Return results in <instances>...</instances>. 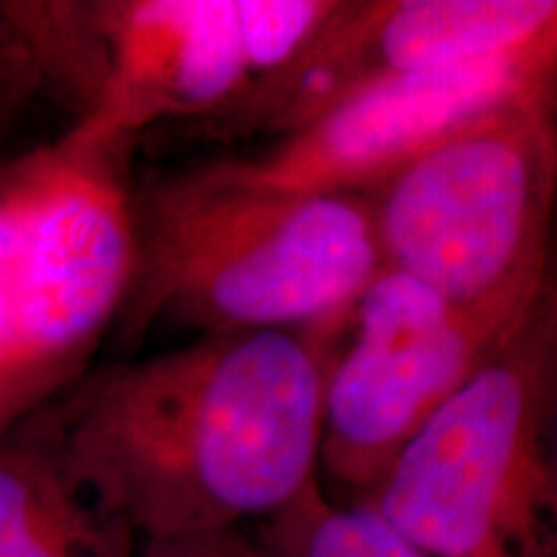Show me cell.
<instances>
[{
	"label": "cell",
	"mask_w": 557,
	"mask_h": 557,
	"mask_svg": "<svg viewBox=\"0 0 557 557\" xmlns=\"http://www.w3.org/2000/svg\"><path fill=\"white\" fill-rule=\"evenodd\" d=\"M253 532L276 557H426L374 508L336 500L323 483Z\"/></svg>",
	"instance_id": "cell-11"
},
{
	"label": "cell",
	"mask_w": 557,
	"mask_h": 557,
	"mask_svg": "<svg viewBox=\"0 0 557 557\" xmlns=\"http://www.w3.org/2000/svg\"><path fill=\"white\" fill-rule=\"evenodd\" d=\"M135 230L122 344L163 323L197 336L341 331L385 267L361 194L259 189L212 163L135 184Z\"/></svg>",
	"instance_id": "cell-2"
},
{
	"label": "cell",
	"mask_w": 557,
	"mask_h": 557,
	"mask_svg": "<svg viewBox=\"0 0 557 557\" xmlns=\"http://www.w3.org/2000/svg\"><path fill=\"white\" fill-rule=\"evenodd\" d=\"M135 143L75 120L0 158V436L94 369L137 267Z\"/></svg>",
	"instance_id": "cell-3"
},
{
	"label": "cell",
	"mask_w": 557,
	"mask_h": 557,
	"mask_svg": "<svg viewBox=\"0 0 557 557\" xmlns=\"http://www.w3.org/2000/svg\"><path fill=\"white\" fill-rule=\"evenodd\" d=\"M137 557H276L253 527L139 542Z\"/></svg>",
	"instance_id": "cell-13"
},
{
	"label": "cell",
	"mask_w": 557,
	"mask_h": 557,
	"mask_svg": "<svg viewBox=\"0 0 557 557\" xmlns=\"http://www.w3.org/2000/svg\"><path fill=\"white\" fill-rule=\"evenodd\" d=\"M341 331L197 336L94 367L32 421L139 542L256 527L320 483Z\"/></svg>",
	"instance_id": "cell-1"
},
{
	"label": "cell",
	"mask_w": 557,
	"mask_h": 557,
	"mask_svg": "<svg viewBox=\"0 0 557 557\" xmlns=\"http://www.w3.org/2000/svg\"><path fill=\"white\" fill-rule=\"evenodd\" d=\"M537 447L557 524V235L537 305Z\"/></svg>",
	"instance_id": "cell-12"
},
{
	"label": "cell",
	"mask_w": 557,
	"mask_h": 557,
	"mask_svg": "<svg viewBox=\"0 0 557 557\" xmlns=\"http://www.w3.org/2000/svg\"><path fill=\"white\" fill-rule=\"evenodd\" d=\"M361 197L387 269L451 302L524 315L557 235V86L457 124Z\"/></svg>",
	"instance_id": "cell-4"
},
{
	"label": "cell",
	"mask_w": 557,
	"mask_h": 557,
	"mask_svg": "<svg viewBox=\"0 0 557 557\" xmlns=\"http://www.w3.org/2000/svg\"><path fill=\"white\" fill-rule=\"evenodd\" d=\"M137 547L32 418L0 436V557H137Z\"/></svg>",
	"instance_id": "cell-10"
},
{
	"label": "cell",
	"mask_w": 557,
	"mask_h": 557,
	"mask_svg": "<svg viewBox=\"0 0 557 557\" xmlns=\"http://www.w3.org/2000/svg\"><path fill=\"white\" fill-rule=\"evenodd\" d=\"M99 90L81 120L135 143L178 124L205 137L263 116L348 0H94Z\"/></svg>",
	"instance_id": "cell-5"
},
{
	"label": "cell",
	"mask_w": 557,
	"mask_h": 557,
	"mask_svg": "<svg viewBox=\"0 0 557 557\" xmlns=\"http://www.w3.org/2000/svg\"><path fill=\"white\" fill-rule=\"evenodd\" d=\"M534 308V305H532ZM524 315L468 308L387 267L333 346L323 382L320 483L357 504Z\"/></svg>",
	"instance_id": "cell-7"
},
{
	"label": "cell",
	"mask_w": 557,
	"mask_h": 557,
	"mask_svg": "<svg viewBox=\"0 0 557 557\" xmlns=\"http://www.w3.org/2000/svg\"><path fill=\"white\" fill-rule=\"evenodd\" d=\"M557 86V54H524L403 75L348 96L253 158L209 160L238 184L299 194H364L457 124Z\"/></svg>",
	"instance_id": "cell-8"
},
{
	"label": "cell",
	"mask_w": 557,
	"mask_h": 557,
	"mask_svg": "<svg viewBox=\"0 0 557 557\" xmlns=\"http://www.w3.org/2000/svg\"><path fill=\"white\" fill-rule=\"evenodd\" d=\"M357 504L426 557H557L537 447L534 308Z\"/></svg>",
	"instance_id": "cell-6"
},
{
	"label": "cell",
	"mask_w": 557,
	"mask_h": 557,
	"mask_svg": "<svg viewBox=\"0 0 557 557\" xmlns=\"http://www.w3.org/2000/svg\"><path fill=\"white\" fill-rule=\"evenodd\" d=\"M5 94H16V88H13V81H11V70H9V62H5L3 52H0V99H3Z\"/></svg>",
	"instance_id": "cell-14"
},
{
	"label": "cell",
	"mask_w": 557,
	"mask_h": 557,
	"mask_svg": "<svg viewBox=\"0 0 557 557\" xmlns=\"http://www.w3.org/2000/svg\"><path fill=\"white\" fill-rule=\"evenodd\" d=\"M524 54H557V0H348L282 83L261 132L289 135L403 75Z\"/></svg>",
	"instance_id": "cell-9"
}]
</instances>
